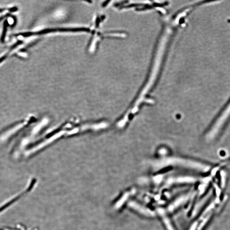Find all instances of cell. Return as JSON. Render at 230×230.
<instances>
[{"instance_id":"8992f818","label":"cell","mask_w":230,"mask_h":230,"mask_svg":"<svg viewBox=\"0 0 230 230\" xmlns=\"http://www.w3.org/2000/svg\"><path fill=\"white\" fill-rule=\"evenodd\" d=\"M18 10V8L17 7H15L10 8L9 11L10 12H15L17 11Z\"/></svg>"},{"instance_id":"277c9868","label":"cell","mask_w":230,"mask_h":230,"mask_svg":"<svg viewBox=\"0 0 230 230\" xmlns=\"http://www.w3.org/2000/svg\"><path fill=\"white\" fill-rule=\"evenodd\" d=\"M8 26V22L7 20H6L4 22L3 30L1 36V43H4V42Z\"/></svg>"},{"instance_id":"5b68a950","label":"cell","mask_w":230,"mask_h":230,"mask_svg":"<svg viewBox=\"0 0 230 230\" xmlns=\"http://www.w3.org/2000/svg\"><path fill=\"white\" fill-rule=\"evenodd\" d=\"M22 43L23 41H21V40H19V41H18V42H17L16 43H15L14 45H13L10 48V51H12V50H13V49H14L15 48H16V47H17L18 46H19V45H21V44H22Z\"/></svg>"},{"instance_id":"7a4b0ae2","label":"cell","mask_w":230,"mask_h":230,"mask_svg":"<svg viewBox=\"0 0 230 230\" xmlns=\"http://www.w3.org/2000/svg\"><path fill=\"white\" fill-rule=\"evenodd\" d=\"M230 117V100L225 109L219 115L210 130L206 135L207 140H211L216 137Z\"/></svg>"},{"instance_id":"3957f363","label":"cell","mask_w":230,"mask_h":230,"mask_svg":"<svg viewBox=\"0 0 230 230\" xmlns=\"http://www.w3.org/2000/svg\"><path fill=\"white\" fill-rule=\"evenodd\" d=\"M32 188H33V186H32V185H30L29 186V188H28V189H26V190L25 192L23 193H21V194H20L18 196H17L16 197H15V198L14 199H12L11 201H10L8 202L6 204H5L4 205H3L2 206H1V207L0 208V212H1V211H4V210L5 209H6L7 208L9 207V206H10L13 203L15 202V201H17V200H18V199H19L21 197V196H23L24 195V194H25L26 193H27L28 192L31 191V190H32Z\"/></svg>"},{"instance_id":"52a82bcc","label":"cell","mask_w":230,"mask_h":230,"mask_svg":"<svg viewBox=\"0 0 230 230\" xmlns=\"http://www.w3.org/2000/svg\"><path fill=\"white\" fill-rule=\"evenodd\" d=\"M7 56L8 54H6L5 55H4V56H3L2 57H1L0 58V63H1L5 59L7 58Z\"/></svg>"},{"instance_id":"6da1fadb","label":"cell","mask_w":230,"mask_h":230,"mask_svg":"<svg viewBox=\"0 0 230 230\" xmlns=\"http://www.w3.org/2000/svg\"><path fill=\"white\" fill-rule=\"evenodd\" d=\"M168 166H179L196 169L204 170L208 169V166L200 163L191 160L179 158H167L157 161L154 163V166L157 168Z\"/></svg>"}]
</instances>
